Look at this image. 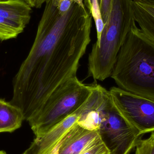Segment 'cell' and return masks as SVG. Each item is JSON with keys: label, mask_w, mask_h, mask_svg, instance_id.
I'll use <instances>...</instances> for the list:
<instances>
[{"label": "cell", "mask_w": 154, "mask_h": 154, "mask_svg": "<svg viewBox=\"0 0 154 154\" xmlns=\"http://www.w3.org/2000/svg\"><path fill=\"white\" fill-rule=\"evenodd\" d=\"M48 0L32 47L13 80L11 103L29 121L60 85L77 76L81 59L91 41L92 16L74 2L62 14Z\"/></svg>", "instance_id": "1"}, {"label": "cell", "mask_w": 154, "mask_h": 154, "mask_svg": "<svg viewBox=\"0 0 154 154\" xmlns=\"http://www.w3.org/2000/svg\"><path fill=\"white\" fill-rule=\"evenodd\" d=\"M110 76L119 88L154 102V41L136 24L119 52Z\"/></svg>", "instance_id": "2"}, {"label": "cell", "mask_w": 154, "mask_h": 154, "mask_svg": "<svg viewBox=\"0 0 154 154\" xmlns=\"http://www.w3.org/2000/svg\"><path fill=\"white\" fill-rule=\"evenodd\" d=\"M131 0H113L104 24L100 41L89 55L88 74L103 81L110 76L119 52L132 27L136 24Z\"/></svg>", "instance_id": "3"}, {"label": "cell", "mask_w": 154, "mask_h": 154, "mask_svg": "<svg viewBox=\"0 0 154 154\" xmlns=\"http://www.w3.org/2000/svg\"><path fill=\"white\" fill-rule=\"evenodd\" d=\"M93 88V84L86 85L76 76L57 88L39 112L28 121L36 137L77 111L90 97Z\"/></svg>", "instance_id": "4"}, {"label": "cell", "mask_w": 154, "mask_h": 154, "mask_svg": "<svg viewBox=\"0 0 154 154\" xmlns=\"http://www.w3.org/2000/svg\"><path fill=\"white\" fill-rule=\"evenodd\" d=\"M98 108L101 118L99 133L110 154H130L143 135L124 117L109 91L104 88Z\"/></svg>", "instance_id": "5"}, {"label": "cell", "mask_w": 154, "mask_h": 154, "mask_svg": "<svg viewBox=\"0 0 154 154\" xmlns=\"http://www.w3.org/2000/svg\"><path fill=\"white\" fill-rule=\"evenodd\" d=\"M109 91L121 114L141 135L154 132V101L119 87Z\"/></svg>", "instance_id": "6"}, {"label": "cell", "mask_w": 154, "mask_h": 154, "mask_svg": "<svg viewBox=\"0 0 154 154\" xmlns=\"http://www.w3.org/2000/svg\"><path fill=\"white\" fill-rule=\"evenodd\" d=\"M86 102L77 111L60 121L45 134L36 137L28 149L30 154H51L66 134L76 124L80 115L85 108Z\"/></svg>", "instance_id": "7"}, {"label": "cell", "mask_w": 154, "mask_h": 154, "mask_svg": "<svg viewBox=\"0 0 154 154\" xmlns=\"http://www.w3.org/2000/svg\"><path fill=\"white\" fill-rule=\"evenodd\" d=\"M100 137L98 131H90L76 124L51 154H79Z\"/></svg>", "instance_id": "8"}, {"label": "cell", "mask_w": 154, "mask_h": 154, "mask_svg": "<svg viewBox=\"0 0 154 154\" xmlns=\"http://www.w3.org/2000/svg\"><path fill=\"white\" fill-rule=\"evenodd\" d=\"M31 7L24 0H0V16L26 27L31 19Z\"/></svg>", "instance_id": "9"}, {"label": "cell", "mask_w": 154, "mask_h": 154, "mask_svg": "<svg viewBox=\"0 0 154 154\" xmlns=\"http://www.w3.org/2000/svg\"><path fill=\"white\" fill-rule=\"evenodd\" d=\"M23 120L20 108L0 99V133L15 131L21 126Z\"/></svg>", "instance_id": "10"}, {"label": "cell", "mask_w": 154, "mask_h": 154, "mask_svg": "<svg viewBox=\"0 0 154 154\" xmlns=\"http://www.w3.org/2000/svg\"><path fill=\"white\" fill-rule=\"evenodd\" d=\"M135 20L140 29L154 41V5L132 2Z\"/></svg>", "instance_id": "11"}, {"label": "cell", "mask_w": 154, "mask_h": 154, "mask_svg": "<svg viewBox=\"0 0 154 154\" xmlns=\"http://www.w3.org/2000/svg\"><path fill=\"white\" fill-rule=\"evenodd\" d=\"M25 28L21 24L0 16V40H7L16 38L23 32Z\"/></svg>", "instance_id": "12"}, {"label": "cell", "mask_w": 154, "mask_h": 154, "mask_svg": "<svg viewBox=\"0 0 154 154\" xmlns=\"http://www.w3.org/2000/svg\"><path fill=\"white\" fill-rule=\"evenodd\" d=\"M101 0H84V5L88 9L96 24L97 32V41L96 43L99 42L101 33L104 27V23L100 12Z\"/></svg>", "instance_id": "13"}, {"label": "cell", "mask_w": 154, "mask_h": 154, "mask_svg": "<svg viewBox=\"0 0 154 154\" xmlns=\"http://www.w3.org/2000/svg\"><path fill=\"white\" fill-rule=\"evenodd\" d=\"M79 154H110V152L100 137Z\"/></svg>", "instance_id": "14"}, {"label": "cell", "mask_w": 154, "mask_h": 154, "mask_svg": "<svg viewBox=\"0 0 154 154\" xmlns=\"http://www.w3.org/2000/svg\"><path fill=\"white\" fill-rule=\"evenodd\" d=\"M135 154H154V140L150 137L147 139L141 138L135 147Z\"/></svg>", "instance_id": "15"}, {"label": "cell", "mask_w": 154, "mask_h": 154, "mask_svg": "<svg viewBox=\"0 0 154 154\" xmlns=\"http://www.w3.org/2000/svg\"><path fill=\"white\" fill-rule=\"evenodd\" d=\"M113 0H101L100 12L104 24L107 20L111 10Z\"/></svg>", "instance_id": "16"}, {"label": "cell", "mask_w": 154, "mask_h": 154, "mask_svg": "<svg viewBox=\"0 0 154 154\" xmlns=\"http://www.w3.org/2000/svg\"><path fill=\"white\" fill-rule=\"evenodd\" d=\"M74 0H62L60 1L57 5L59 12L62 14L66 12L69 10Z\"/></svg>", "instance_id": "17"}, {"label": "cell", "mask_w": 154, "mask_h": 154, "mask_svg": "<svg viewBox=\"0 0 154 154\" xmlns=\"http://www.w3.org/2000/svg\"><path fill=\"white\" fill-rule=\"evenodd\" d=\"M31 7L40 8L48 0H24Z\"/></svg>", "instance_id": "18"}, {"label": "cell", "mask_w": 154, "mask_h": 154, "mask_svg": "<svg viewBox=\"0 0 154 154\" xmlns=\"http://www.w3.org/2000/svg\"><path fill=\"white\" fill-rule=\"evenodd\" d=\"M133 2H141L146 4L154 5V0H131Z\"/></svg>", "instance_id": "19"}, {"label": "cell", "mask_w": 154, "mask_h": 154, "mask_svg": "<svg viewBox=\"0 0 154 154\" xmlns=\"http://www.w3.org/2000/svg\"><path fill=\"white\" fill-rule=\"evenodd\" d=\"M151 137H152V139L154 140V132H152V134H151V136H150Z\"/></svg>", "instance_id": "20"}, {"label": "cell", "mask_w": 154, "mask_h": 154, "mask_svg": "<svg viewBox=\"0 0 154 154\" xmlns=\"http://www.w3.org/2000/svg\"><path fill=\"white\" fill-rule=\"evenodd\" d=\"M0 154H7L4 151H0Z\"/></svg>", "instance_id": "21"}, {"label": "cell", "mask_w": 154, "mask_h": 154, "mask_svg": "<svg viewBox=\"0 0 154 154\" xmlns=\"http://www.w3.org/2000/svg\"><path fill=\"white\" fill-rule=\"evenodd\" d=\"M55 1L57 2L58 3V4L60 2V1H62V0H55Z\"/></svg>", "instance_id": "22"}, {"label": "cell", "mask_w": 154, "mask_h": 154, "mask_svg": "<svg viewBox=\"0 0 154 154\" xmlns=\"http://www.w3.org/2000/svg\"><path fill=\"white\" fill-rule=\"evenodd\" d=\"M23 154H28V153H27V152H24V153H23Z\"/></svg>", "instance_id": "23"}]
</instances>
